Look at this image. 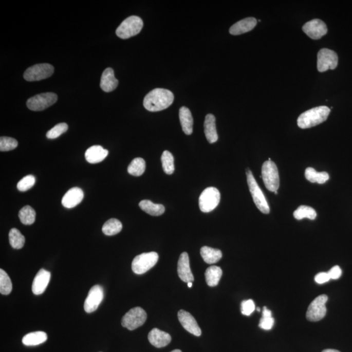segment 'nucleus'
Here are the masks:
<instances>
[{
  "instance_id": "36",
  "label": "nucleus",
  "mask_w": 352,
  "mask_h": 352,
  "mask_svg": "<svg viewBox=\"0 0 352 352\" xmlns=\"http://www.w3.org/2000/svg\"><path fill=\"white\" fill-rule=\"evenodd\" d=\"M13 289L10 277L4 269H0V293L3 295H9Z\"/></svg>"
},
{
  "instance_id": "42",
  "label": "nucleus",
  "mask_w": 352,
  "mask_h": 352,
  "mask_svg": "<svg viewBox=\"0 0 352 352\" xmlns=\"http://www.w3.org/2000/svg\"><path fill=\"white\" fill-rule=\"evenodd\" d=\"M329 276L330 279H334V280H337V279L341 277L342 275V270L341 268L338 266H334L330 270L327 272Z\"/></svg>"
},
{
  "instance_id": "3",
  "label": "nucleus",
  "mask_w": 352,
  "mask_h": 352,
  "mask_svg": "<svg viewBox=\"0 0 352 352\" xmlns=\"http://www.w3.org/2000/svg\"><path fill=\"white\" fill-rule=\"evenodd\" d=\"M246 174L250 193L251 194L255 205L262 213L268 214L270 212V208L263 192L260 188L256 179L254 178L253 174L249 169H247Z\"/></svg>"
},
{
  "instance_id": "48",
  "label": "nucleus",
  "mask_w": 352,
  "mask_h": 352,
  "mask_svg": "<svg viewBox=\"0 0 352 352\" xmlns=\"http://www.w3.org/2000/svg\"><path fill=\"white\" fill-rule=\"evenodd\" d=\"M274 193H275V195H278V192L277 191L274 192Z\"/></svg>"
},
{
  "instance_id": "11",
  "label": "nucleus",
  "mask_w": 352,
  "mask_h": 352,
  "mask_svg": "<svg viewBox=\"0 0 352 352\" xmlns=\"http://www.w3.org/2000/svg\"><path fill=\"white\" fill-rule=\"evenodd\" d=\"M328 300L326 295H319L310 303L307 311V319L310 322H318L324 319L326 314L327 309L325 303Z\"/></svg>"
},
{
  "instance_id": "12",
  "label": "nucleus",
  "mask_w": 352,
  "mask_h": 352,
  "mask_svg": "<svg viewBox=\"0 0 352 352\" xmlns=\"http://www.w3.org/2000/svg\"><path fill=\"white\" fill-rule=\"evenodd\" d=\"M58 96L57 94L47 92L37 95L28 99L27 106L33 111H42L57 103Z\"/></svg>"
},
{
  "instance_id": "15",
  "label": "nucleus",
  "mask_w": 352,
  "mask_h": 352,
  "mask_svg": "<svg viewBox=\"0 0 352 352\" xmlns=\"http://www.w3.org/2000/svg\"><path fill=\"white\" fill-rule=\"evenodd\" d=\"M178 317L179 322L181 323L184 329L196 337L201 336L200 327H199L195 318L190 313L186 310H181L178 312Z\"/></svg>"
},
{
  "instance_id": "27",
  "label": "nucleus",
  "mask_w": 352,
  "mask_h": 352,
  "mask_svg": "<svg viewBox=\"0 0 352 352\" xmlns=\"http://www.w3.org/2000/svg\"><path fill=\"white\" fill-rule=\"evenodd\" d=\"M223 271L220 267L213 266L206 269L205 277L206 283L211 287L217 286L221 279Z\"/></svg>"
},
{
  "instance_id": "34",
  "label": "nucleus",
  "mask_w": 352,
  "mask_h": 352,
  "mask_svg": "<svg viewBox=\"0 0 352 352\" xmlns=\"http://www.w3.org/2000/svg\"><path fill=\"white\" fill-rule=\"evenodd\" d=\"M317 213L314 209L307 206H301L293 212V217L297 220H302L307 218L310 220H314Z\"/></svg>"
},
{
  "instance_id": "6",
  "label": "nucleus",
  "mask_w": 352,
  "mask_h": 352,
  "mask_svg": "<svg viewBox=\"0 0 352 352\" xmlns=\"http://www.w3.org/2000/svg\"><path fill=\"white\" fill-rule=\"evenodd\" d=\"M159 255L155 252H145L136 256L132 262V269L137 275L146 273L156 265Z\"/></svg>"
},
{
  "instance_id": "29",
  "label": "nucleus",
  "mask_w": 352,
  "mask_h": 352,
  "mask_svg": "<svg viewBox=\"0 0 352 352\" xmlns=\"http://www.w3.org/2000/svg\"><path fill=\"white\" fill-rule=\"evenodd\" d=\"M305 175L306 179L311 183L324 184L329 179V174L326 172H318L311 167L306 169Z\"/></svg>"
},
{
  "instance_id": "39",
  "label": "nucleus",
  "mask_w": 352,
  "mask_h": 352,
  "mask_svg": "<svg viewBox=\"0 0 352 352\" xmlns=\"http://www.w3.org/2000/svg\"><path fill=\"white\" fill-rule=\"evenodd\" d=\"M35 183V178L32 175H28L19 181L17 183V189L21 192H25L30 189Z\"/></svg>"
},
{
  "instance_id": "31",
  "label": "nucleus",
  "mask_w": 352,
  "mask_h": 352,
  "mask_svg": "<svg viewBox=\"0 0 352 352\" xmlns=\"http://www.w3.org/2000/svg\"><path fill=\"white\" fill-rule=\"evenodd\" d=\"M36 213L35 210L30 206H24L18 213V217L23 224L31 225L35 220Z\"/></svg>"
},
{
  "instance_id": "38",
  "label": "nucleus",
  "mask_w": 352,
  "mask_h": 352,
  "mask_svg": "<svg viewBox=\"0 0 352 352\" xmlns=\"http://www.w3.org/2000/svg\"><path fill=\"white\" fill-rule=\"evenodd\" d=\"M68 130V125L65 123H58L54 127L51 128L47 133V137L49 139H55L64 134Z\"/></svg>"
},
{
  "instance_id": "32",
  "label": "nucleus",
  "mask_w": 352,
  "mask_h": 352,
  "mask_svg": "<svg viewBox=\"0 0 352 352\" xmlns=\"http://www.w3.org/2000/svg\"><path fill=\"white\" fill-rule=\"evenodd\" d=\"M9 244L14 249H21L25 244V237L16 228H12L9 234Z\"/></svg>"
},
{
  "instance_id": "28",
  "label": "nucleus",
  "mask_w": 352,
  "mask_h": 352,
  "mask_svg": "<svg viewBox=\"0 0 352 352\" xmlns=\"http://www.w3.org/2000/svg\"><path fill=\"white\" fill-rule=\"evenodd\" d=\"M139 206L144 212L152 216H160L164 213L165 208L163 205H157L152 201L144 200L139 203Z\"/></svg>"
},
{
  "instance_id": "44",
  "label": "nucleus",
  "mask_w": 352,
  "mask_h": 352,
  "mask_svg": "<svg viewBox=\"0 0 352 352\" xmlns=\"http://www.w3.org/2000/svg\"><path fill=\"white\" fill-rule=\"evenodd\" d=\"M262 317H272L271 310L268 309V308L266 307H264L263 312H262Z\"/></svg>"
},
{
  "instance_id": "7",
  "label": "nucleus",
  "mask_w": 352,
  "mask_h": 352,
  "mask_svg": "<svg viewBox=\"0 0 352 352\" xmlns=\"http://www.w3.org/2000/svg\"><path fill=\"white\" fill-rule=\"evenodd\" d=\"M220 194L217 188H208L201 193L199 198V208L203 213L211 212L220 202Z\"/></svg>"
},
{
  "instance_id": "21",
  "label": "nucleus",
  "mask_w": 352,
  "mask_h": 352,
  "mask_svg": "<svg viewBox=\"0 0 352 352\" xmlns=\"http://www.w3.org/2000/svg\"><path fill=\"white\" fill-rule=\"evenodd\" d=\"M108 154V150L104 149L101 145H93L86 150L85 157L89 163L96 164L103 161Z\"/></svg>"
},
{
  "instance_id": "43",
  "label": "nucleus",
  "mask_w": 352,
  "mask_h": 352,
  "mask_svg": "<svg viewBox=\"0 0 352 352\" xmlns=\"http://www.w3.org/2000/svg\"><path fill=\"white\" fill-rule=\"evenodd\" d=\"M330 279H330L328 273H325V272H322V273L317 274L314 278L316 283L320 284V285L327 283Z\"/></svg>"
},
{
  "instance_id": "1",
  "label": "nucleus",
  "mask_w": 352,
  "mask_h": 352,
  "mask_svg": "<svg viewBox=\"0 0 352 352\" xmlns=\"http://www.w3.org/2000/svg\"><path fill=\"white\" fill-rule=\"evenodd\" d=\"M174 99V94L171 91L156 88L146 95L143 104L148 111L159 112L169 108L173 103Z\"/></svg>"
},
{
  "instance_id": "40",
  "label": "nucleus",
  "mask_w": 352,
  "mask_h": 352,
  "mask_svg": "<svg viewBox=\"0 0 352 352\" xmlns=\"http://www.w3.org/2000/svg\"><path fill=\"white\" fill-rule=\"evenodd\" d=\"M241 309L243 314L249 317V316L251 315L252 313L254 311V302L252 300L244 301V302L242 303Z\"/></svg>"
},
{
  "instance_id": "25",
  "label": "nucleus",
  "mask_w": 352,
  "mask_h": 352,
  "mask_svg": "<svg viewBox=\"0 0 352 352\" xmlns=\"http://www.w3.org/2000/svg\"><path fill=\"white\" fill-rule=\"evenodd\" d=\"M200 254L203 261L208 264L217 263L223 257L222 252L220 250L207 246L201 247Z\"/></svg>"
},
{
  "instance_id": "9",
  "label": "nucleus",
  "mask_w": 352,
  "mask_h": 352,
  "mask_svg": "<svg viewBox=\"0 0 352 352\" xmlns=\"http://www.w3.org/2000/svg\"><path fill=\"white\" fill-rule=\"evenodd\" d=\"M54 68L52 65L41 64L34 65L26 69L24 78L28 82L40 81L48 79L54 73Z\"/></svg>"
},
{
  "instance_id": "24",
  "label": "nucleus",
  "mask_w": 352,
  "mask_h": 352,
  "mask_svg": "<svg viewBox=\"0 0 352 352\" xmlns=\"http://www.w3.org/2000/svg\"><path fill=\"white\" fill-rule=\"evenodd\" d=\"M179 120H180L182 129L184 134L190 135L193 133V118L190 110L188 108L181 107L179 109Z\"/></svg>"
},
{
  "instance_id": "46",
  "label": "nucleus",
  "mask_w": 352,
  "mask_h": 352,
  "mask_svg": "<svg viewBox=\"0 0 352 352\" xmlns=\"http://www.w3.org/2000/svg\"><path fill=\"white\" fill-rule=\"evenodd\" d=\"M188 285L189 288H191L192 286H193V283H192V282H191V283H188Z\"/></svg>"
},
{
  "instance_id": "49",
  "label": "nucleus",
  "mask_w": 352,
  "mask_h": 352,
  "mask_svg": "<svg viewBox=\"0 0 352 352\" xmlns=\"http://www.w3.org/2000/svg\"><path fill=\"white\" fill-rule=\"evenodd\" d=\"M257 310H258V311H260V310H260L259 308H258V309H257Z\"/></svg>"
},
{
  "instance_id": "17",
  "label": "nucleus",
  "mask_w": 352,
  "mask_h": 352,
  "mask_svg": "<svg viewBox=\"0 0 352 352\" xmlns=\"http://www.w3.org/2000/svg\"><path fill=\"white\" fill-rule=\"evenodd\" d=\"M49 271L41 269L33 279L32 292L35 295H41L45 292L50 280Z\"/></svg>"
},
{
  "instance_id": "4",
  "label": "nucleus",
  "mask_w": 352,
  "mask_h": 352,
  "mask_svg": "<svg viewBox=\"0 0 352 352\" xmlns=\"http://www.w3.org/2000/svg\"><path fill=\"white\" fill-rule=\"evenodd\" d=\"M264 184L268 190L271 192L277 191L280 186V179L277 167L275 162L267 161L262 167V176Z\"/></svg>"
},
{
  "instance_id": "8",
  "label": "nucleus",
  "mask_w": 352,
  "mask_h": 352,
  "mask_svg": "<svg viewBox=\"0 0 352 352\" xmlns=\"http://www.w3.org/2000/svg\"><path fill=\"white\" fill-rule=\"evenodd\" d=\"M147 319V314L142 308L138 307L131 309L123 317L121 325L133 331L144 325Z\"/></svg>"
},
{
  "instance_id": "23",
  "label": "nucleus",
  "mask_w": 352,
  "mask_h": 352,
  "mask_svg": "<svg viewBox=\"0 0 352 352\" xmlns=\"http://www.w3.org/2000/svg\"><path fill=\"white\" fill-rule=\"evenodd\" d=\"M205 133L206 138L210 144H213L218 140V135L216 129L215 117L213 114H209L206 116L205 121Z\"/></svg>"
},
{
  "instance_id": "2",
  "label": "nucleus",
  "mask_w": 352,
  "mask_h": 352,
  "mask_svg": "<svg viewBox=\"0 0 352 352\" xmlns=\"http://www.w3.org/2000/svg\"><path fill=\"white\" fill-rule=\"evenodd\" d=\"M331 109L326 106H318L305 112L298 119V125L301 128L315 127L327 120Z\"/></svg>"
},
{
  "instance_id": "47",
  "label": "nucleus",
  "mask_w": 352,
  "mask_h": 352,
  "mask_svg": "<svg viewBox=\"0 0 352 352\" xmlns=\"http://www.w3.org/2000/svg\"><path fill=\"white\" fill-rule=\"evenodd\" d=\"M171 352H182L180 349H174V350L172 351Z\"/></svg>"
},
{
  "instance_id": "13",
  "label": "nucleus",
  "mask_w": 352,
  "mask_h": 352,
  "mask_svg": "<svg viewBox=\"0 0 352 352\" xmlns=\"http://www.w3.org/2000/svg\"><path fill=\"white\" fill-rule=\"evenodd\" d=\"M104 298L103 288L99 285H95L89 290L84 302V310L87 313L96 311L98 309Z\"/></svg>"
},
{
  "instance_id": "18",
  "label": "nucleus",
  "mask_w": 352,
  "mask_h": 352,
  "mask_svg": "<svg viewBox=\"0 0 352 352\" xmlns=\"http://www.w3.org/2000/svg\"><path fill=\"white\" fill-rule=\"evenodd\" d=\"M84 198V193L81 189L73 188L69 189L62 198V205L66 208H73L81 202Z\"/></svg>"
},
{
  "instance_id": "19",
  "label": "nucleus",
  "mask_w": 352,
  "mask_h": 352,
  "mask_svg": "<svg viewBox=\"0 0 352 352\" xmlns=\"http://www.w3.org/2000/svg\"><path fill=\"white\" fill-rule=\"evenodd\" d=\"M148 340L153 346L158 348L166 346L171 342V336L167 332L154 328L149 332Z\"/></svg>"
},
{
  "instance_id": "10",
  "label": "nucleus",
  "mask_w": 352,
  "mask_h": 352,
  "mask_svg": "<svg viewBox=\"0 0 352 352\" xmlns=\"http://www.w3.org/2000/svg\"><path fill=\"white\" fill-rule=\"evenodd\" d=\"M317 69L320 72L334 70L338 65L339 58L336 52L328 48H322L317 55Z\"/></svg>"
},
{
  "instance_id": "37",
  "label": "nucleus",
  "mask_w": 352,
  "mask_h": 352,
  "mask_svg": "<svg viewBox=\"0 0 352 352\" xmlns=\"http://www.w3.org/2000/svg\"><path fill=\"white\" fill-rule=\"evenodd\" d=\"M18 146V142L14 138L2 137L0 138V151L9 152Z\"/></svg>"
},
{
  "instance_id": "45",
  "label": "nucleus",
  "mask_w": 352,
  "mask_h": 352,
  "mask_svg": "<svg viewBox=\"0 0 352 352\" xmlns=\"http://www.w3.org/2000/svg\"><path fill=\"white\" fill-rule=\"evenodd\" d=\"M322 352H341L338 350H337V349H324V351Z\"/></svg>"
},
{
  "instance_id": "35",
  "label": "nucleus",
  "mask_w": 352,
  "mask_h": 352,
  "mask_svg": "<svg viewBox=\"0 0 352 352\" xmlns=\"http://www.w3.org/2000/svg\"><path fill=\"white\" fill-rule=\"evenodd\" d=\"M162 169L166 174L171 175L174 173V159L173 155L169 151H164L161 156Z\"/></svg>"
},
{
  "instance_id": "30",
  "label": "nucleus",
  "mask_w": 352,
  "mask_h": 352,
  "mask_svg": "<svg viewBox=\"0 0 352 352\" xmlns=\"http://www.w3.org/2000/svg\"><path fill=\"white\" fill-rule=\"evenodd\" d=\"M123 226L120 220L116 218H110L104 223L102 230L106 235H114L119 234L122 230Z\"/></svg>"
},
{
  "instance_id": "33",
  "label": "nucleus",
  "mask_w": 352,
  "mask_h": 352,
  "mask_svg": "<svg viewBox=\"0 0 352 352\" xmlns=\"http://www.w3.org/2000/svg\"><path fill=\"white\" fill-rule=\"evenodd\" d=\"M145 162L142 158H136L128 165L127 171L128 174L134 176H140L144 173Z\"/></svg>"
},
{
  "instance_id": "26",
  "label": "nucleus",
  "mask_w": 352,
  "mask_h": 352,
  "mask_svg": "<svg viewBox=\"0 0 352 352\" xmlns=\"http://www.w3.org/2000/svg\"><path fill=\"white\" fill-rule=\"evenodd\" d=\"M47 334L43 331H35L26 335L23 338V343L28 346H37L47 341Z\"/></svg>"
},
{
  "instance_id": "5",
  "label": "nucleus",
  "mask_w": 352,
  "mask_h": 352,
  "mask_svg": "<svg viewBox=\"0 0 352 352\" xmlns=\"http://www.w3.org/2000/svg\"><path fill=\"white\" fill-rule=\"evenodd\" d=\"M143 25L144 24L140 17L131 16L122 22L116 30V33L118 37L126 40L139 33Z\"/></svg>"
},
{
  "instance_id": "41",
  "label": "nucleus",
  "mask_w": 352,
  "mask_h": 352,
  "mask_svg": "<svg viewBox=\"0 0 352 352\" xmlns=\"http://www.w3.org/2000/svg\"><path fill=\"white\" fill-rule=\"evenodd\" d=\"M275 324V320L272 317H262L260 321L259 327L264 330H270Z\"/></svg>"
},
{
  "instance_id": "22",
  "label": "nucleus",
  "mask_w": 352,
  "mask_h": 352,
  "mask_svg": "<svg viewBox=\"0 0 352 352\" xmlns=\"http://www.w3.org/2000/svg\"><path fill=\"white\" fill-rule=\"evenodd\" d=\"M118 80L114 76V70L107 68L104 70L101 79L100 87L104 92H111L118 86Z\"/></svg>"
},
{
  "instance_id": "20",
  "label": "nucleus",
  "mask_w": 352,
  "mask_h": 352,
  "mask_svg": "<svg viewBox=\"0 0 352 352\" xmlns=\"http://www.w3.org/2000/svg\"><path fill=\"white\" fill-rule=\"evenodd\" d=\"M256 19L253 17H249L237 22L230 28V33L233 35H238L241 34L249 32L253 30L256 26Z\"/></svg>"
},
{
  "instance_id": "16",
  "label": "nucleus",
  "mask_w": 352,
  "mask_h": 352,
  "mask_svg": "<svg viewBox=\"0 0 352 352\" xmlns=\"http://www.w3.org/2000/svg\"><path fill=\"white\" fill-rule=\"evenodd\" d=\"M178 273L179 277L184 283H191L194 281V276L190 268L189 255L186 252H183L179 256Z\"/></svg>"
},
{
  "instance_id": "14",
  "label": "nucleus",
  "mask_w": 352,
  "mask_h": 352,
  "mask_svg": "<svg viewBox=\"0 0 352 352\" xmlns=\"http://www.w3.org/2000/svg\"><path fill=\"white\" fill-rule=\"evenodd\" d=\"M303 31L310 38L317 40L326 35L327 28L324 22L320 19H314L304 24L303 26Z\"/></svg>"
}]
</instances>
